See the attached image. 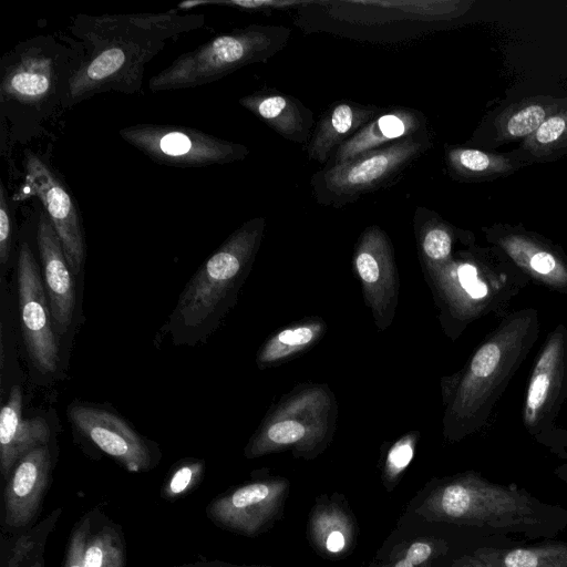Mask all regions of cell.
<instances>
[{"label":"cell","mask_w":567,"mask_h":567,"mask_svg":"<svg viewBox=\"0 0 567 567\" xmlns=\"http://www.w3.org/2000/svg\"><path fill=\"white\" fill-rule=\"evenodd\" d=\"M203 13L84 14L72 18L70 32L83 49V60L73 76L64 109L96 94L141 91L146 64L171 40L205 24Z\"/></svg>","instance_id":"cell-1"},{"label":"cell","mask_w":567,"mask_h":567,"mask_svg":"<svg viewBox=\"0 0 567 567\" xmlns=\"http://www.w3.org/2000/svg\"><path fill=\"white\" fill-rule=\"evenodd\" d=\"M73 38L39 34L17 43L0 62L1 151L40 136L64 103L81 66ZM9 155V154H8Z\"/></svg>","instance_id":"cell-2"},{"label":"cell","mask_w":567,"mask_h":567,"mask_svg":"<svg viewBox=\"0 0 567 567\" xmlns=\"http://www.w3.org/2000/svg\"><path fill=\"white\" fill-rule=\"evenodd\" d=\"M266 219L245 221L198 268L173 310L167 332L175 344L205 342L234 307L262 241Z\"/></svg>","instance_id":"cell-3"},{"label":"cell","mask_w":567,"mask_h":567,"mask_svg":"<svg viewBox=\"0 0 567 567\" xmlns=\"http://www.w3.org/2000/svg\"><path fill=\"white\" fill-rule=\"evenodd\" d=\"M534 316L522 313L504 323L472 357L453 394L447 396L444 433L460 439L480 425L533 343Z\"/></svg>","instance_id":"cell-4"},{"label":"cell","mask_w":567,"mask_h":567,"mask_svg":"<svg viewBox=\"0 0 567 567\" xmlns=\"http://www.w3.org/2000/svg\"><path fill=\"white\" fill-rule=\"evenodd\" d=\"M285 25L249 24L220 33L177 56L148 81L152 92L192 89L216 82L238 69L267 60L288 42Z\"/></svg>","instance_id":"cell-5"},{"label":"cell","mask_w":567,"mask_h":567,"mask_svg":"<svg viewBox=\"0 0 567 567\" xmlns=\"http://www.w3.org/2000/svg\"><path fill=\"white\" fill-rule=\"evenodd\" d=\"M337 417L336 396L327 384H298L268 411L245 455L291 450L295 456L315 457L331 442Z\"/></svg>","instance_id":"cell-6"},{"label":"cell","mask_w":567,"mask_h":567,"mask_svg":"<svg viewBox=\"0 0 567 567\" xmlns=\"http://www.w3.org/2000/svg\"><path fill=\"white\" fill-rule=\"evenodd\" d=\"M421 514L430 520L511 528L537 522L533 501L525 494L462 475L436 487Z\"/></svg>","instance_id":"cell-7"},{"label":"cell","mask_w":567,"mask_h":567,"mask_svg":"<svg viewBox=\"0 0 567 567\" xmlns=\"http://www.w3.org/2000/svg\"><path fill=\"white\" fill-rule=\"evenodd\" d=\"M429 147L427 132L368 152L344 163L323 166L311 186L321 205L341 207L396 177Z\"/></svg>","instance_id":"cell-8"},{"label":"cell","mask_w":567,"mask_h":567,"mask_svg":"<svg viewBox=\"0 0 567 567\" xmlns=\"http://www.w3.org/2000/svg\"><path fill=\"white\" fill-rule=\"evenodd\" d=\"M118 134L151 161L173 167L223 165L243 161L249 154L244 144L182 125L142 123L123 127Z\"/></svg>","instance_id":"cell-9"},{"label":"cell","mask_w":567,"mask_h":567,"mask_svg":"<svg viewBox=\"0 0 567 567\" xmlns=\"http://www.w3.org/2000/svg\"><path fill=\"white\" fill-rule=\"evenodd\" d=\"M17 270L21 329L29 357L38 371L53 373L59 363L56 333L40 269L27 241L20 246Z\"/></svg>","instance_id":"cell-10"},{"label":"cell","mask_w":567,"mask_h":567,"mask_svg":"<svg viewBox=\"0 0 567 567\" xmlns=\"http://www.w3.org/2000/svg\"><path fill=\"white\" fill-rule=\"evenodd\" d=\"M353 267L361 282L365 305L379 332L388 329L399 300V272L393 246L378 225L367 227L353 251Z\"/></svg>","instance_id":"cell-11"},{"label":"cell","mask_w":567,"mask_h":567,"mask_svg":"<svg viewBox=\"0 0 567 567\" xmlns=\"http://www.w3.org/2000/svg\"><path fill=\"white\" fill-rule=\"evenodd\" d=\"M24 189L41 202L60 238L72 274L79 275L85 256L80 213L62 179L31 150L24 152Z\"/></svg>","instance_id":"cell-12"},{"label":"cell","mask_w":567,"mask_h":567,"mask_svg":"<svg viewBox=\"0 0 567 567\" xmlns=\"http://www.w3.org/2000/svg\"><path fill=\"white\" fill-rule=\"evenodd\" d=\"M68 416L74 429L127 471L153 467L154 453L148 443L116 413L76 403L69 406Z\"/></svg>","instance_id":"cell-13"},{"label":"cell","mask_w":567,"mask_h":567,"mask_svg":"<svg viewBox=\"0 0 567 567\" xmlns=\"http://www.w3.org/2000/svg\"><path fill=\"white\" fill-rule=\"evenodd\" d=\"M288 481L272 478L243 485L207 507L217 525L244 535H256L278 513Z\"/></svg>","instance_id":"cell-14"},{"label":"cell","mask_w":567,"mask_h":567,"mask_svg":"<svg viewBox=\"0 0 567 567\" xmlns=\"http://www.w3.org/2000/svg\"><path fill=\"white\" fill-rule=\"evenodd\" d=\"M51 467L48 445L33 449L17 463L4 489L8 527L22 528L34 519L49 485Z\"/></svg>","instance_id":"cell-15"},{"label":"cell","mask_w":567,"mask_h":567,"mask_svg":"<svg viewBox=\"0 0 567 567\" xmlns=\"http://www.w3.org/2000/svg\"><path fill=\"white\" fill-rule=\"evenodd\" d=\"M37 243L53 327L55 333L62 334L73 317L75 288L62 244L45 212L39 215Z\"/></svg>","instance_id":"cell-16"},{"label":"cell","mask_w":567,"mask_h":567,"mask_svg":"<svg viewBox=\"0 0 567 567\" xmlns=\"http://www.w3.org/2000/svg\"><path fill=\"white\" fill-rule=\"evenodd\" d=\"M426 132V118L415 109L383 107L382 111L340 145L324 166L344 163L368 152Z\"/></svg>","instance_id":"cell-17"},{"label":"cell","mask_w":567,"mask_h":567,"mask_svg":"<svg viewBox=\"0 0 567 567\" xmlns=\"http://www.w3.org/2000/svg\"><path fill=\"white\" fill-rule=\"evenodd\" d=\"M50 427L41 417L22 416V393L13 385L0 412V470L8 480L17 463L33 449L47 445Z\"/></svg>","instance_id":"cell-18"},{"label":"cell","mask_w":567,"mask_h":567,"mask_svg":"<svg viewBox=\"0 0 567 567\" xmlns=\"http://www.w3.org/2000/svg\"><path fill=\"white\" fill-rule=\"evenodd\" d=\"M239 104L284 138L298 144L309 142L313 113L297 97L264 90L240 97Z\"/></svg>","instance_id":"cell-19"},{"label":"cell","mask_w":567,"mask_h":567,"mask_svg":"<svg viewBox=\"0 0 567 567\" xmlns=\"http://www.w3.org/2000/svg\"><path fill=\"white\" fill-rule=\"evenodd\" d=\"M382 109L344 100L331 104L318 120L308 142V158L326 165L334 151L375 117Z\"/></svg>","instance_id":"cell-20"},{"label":"cell","mask_w":567,"mask_h":567,"mask_svg":"<svg viewBox=\"0 0 567 567\" xmlns=\"http://www.w3.org/2000/svg\"><path fill=\"white\" fill-rule=\"evenodd\" d=\"M437 305L452 315H468V308L488 293L477 267L466 260L451 257L445 264L423 271Z\"/></svg>","instance_id":"cell-21"},{"label":"cell","mask_w":567,"mask_h":567,"mask_svg":"<svg viewBox=\"0 0 567 567\" xmlns=\"http://www.w3.org/2000/svg\"><path fill=\"white\" fill-rule=\"evenodd\" d=\"M564 337L554 333L540 353L529 381L524 420L533 426L539 422L560 385L564 373Z\"/></svg>","instance_id":"cell-22"},{"label":"cell","mask_w":567,"mask_h":567,"mask_svg":"<svg viewBox=\"0 0 567 567\" xmlns=\"http://www.w3.org/2000/svg\"><path fill=\"white\" fill-rule=\"evenodd\" d=\"M327 323L318 316L306 317L276 331L259 348L260 370L286 363L316 346L326 334Z\"/></svg>","instance_id":"cell-23"},{"label":"cell","mask_w":567,"mask_h":567,"mask_svg":"<svg viewBox=\"0 0 567 567\" xmlns=\"http://www.w3.org/2000/svg\"><path fill=\"white\" fill-rule=\"evenodd\" d=\"M566 105L567 100L546 95L525 99L509 105L495 120L497 142L524 140Z\"/></svg>","instance_id":"cell-24"},{"label":"cell","mask_w":567,"mask_h":567,"mask_svg":"<svg viewBox=\"0 0 567 567\" xmlns=\"http://www.w3.org/2000/svg\"><path fill=\"white\" fill-rule=\"evenodd\" d=\"M501 247L524 270L538 280L555 287H567V268L549 249L534 239L509 234L499 239Z\"/></svg>","instance_id":"cell-25"},{"label":"cell","mask_w":567,"mask_h":567,"mask_svg":"<svg viewBox=\"0 0 567 567\" xmlns=\"http://www.w3.org/2000/svg\"><path fill=\"white\" fill-rule=\"evenodd\" d=\"M449 174L462 182H482L507 176L520 167V163L502 154L477 148L445 146Z\"/></svg>","instance_id":"cell-26"},{"label":"cell","mask_w":567,"mask_h":567,"mask_svg":"<svg viewBox=\"0 0 567 567\" xmlns=\"http://www.w3.org/2000/svg\"><path fill=\"white\" fill-rule=\"evenodd\" d=\"M413 229L423 271L436 268L452 257L454 230L435 212L419 206Z\"/></svg>","instance_id":"cell-27"},{"label":"cell","mask_w":567,"mask_h":567,"mask_svg":"<svg viewBox=\"0 0 567 567\" xmlns=\"http://www.w3.org/2000/svg\"><path fill=\"white\" fill-rule=\"evenodd\" d=\"M519 148L535 161H551L567 153V105L525 137Z\"/></svg>","instance_id":"cell-28"},{"label":"cell","mask_w":567,"mask_h":567,"mask_svg":"<svg viewBox=\"0 0 567 567\" xmlns=\"http://www.w3.org/2000/svg\"><path fill=\"white\" fill-rule=\"evenodd\" d=\"M477 555L496 567H567V545L563 544Z\"/></svg>","instance_id":"cell-29"},{"label":"cell","mask_w":567,"mask_h":567,"mask_svg":"<svg viewBox=\"0 0 567 567\" xmlns=\"http://www.w3.org/2000/svg\"><path fill=\"white\" fill-rule=\"evenodd\" d=\"M82 563L83 567H125L123 543L113 527L90 532Z\"/></svg>","instance_id":"cell-30"},{"label":"cell","mask_w":567,"mask_h":567,"mask_svg":"<svg viewBox=\"0 0 567 567\" xmlns=\"http://www.w3.org/2000/svg\"><path fill=\"white\" fill-rule=\"evenodd\" d=\"M205 471V464L199 460L186 461L178 465L169 476L163 493L166 498H176L200 481Z\"/></svg>","instance_id":"cell-31"},{"label":"cell","mask_w":567,"mask_h":567,"mask_svg":"<svg viewBox=\"0 0 567 567\" xmlns=\"http://www.w3.org/2000/svg\"><path fill=\"white\" fill-rule=\"evenodd\" d=\"M420 433L410 431L396 440L385 456L384 474L389 480L396 478L413 458Z\"/></svg>","instance_id":"cell-32"},{"label":"cell","mask_w":567,"mask_h":567,"mask_svg":"<svg viewBox=\"0 0 567 567\" xmlns=\"http://www.w3.org/2000/svg\"><path fill=\"white\" fill-rule=\"evenodd\" d=\"M91 526V517L86 515L74 528L70 537L63 567H83V550Z\"/></svg>","instance_id":"cell-33"},{"label":"cell","mask_w":567,"mask_h":567,"mask_svg":"<svg viewBox=\"0 0 567 567\" xmlns=\"http://www.w3.org/2000/svg\"><path fill=\"white\" fill-rule=\"evenodd\" d=\"M11 243L12 218L9 197L2 181H0V262L2 267L6 266L9 260Z\"/></svg>","instance_id":"cell-34"},{"label":"cell","mask_w":567,"mask_h":567,"mask_svg":"<svg viewBox=\"0 0 567 567\" xmlns=\"http://www.w3.org/2000/svg\"><path fill=\"white\" fill-rule=\"evenodd\" d=\"M431 554L432 547L427 543L415 542L409 547L405 558L416 566L430 558Z\"/></svg>","instance_id":"cell-35"},{"label":"cell","mask_w":567,"mask_h":567,"mask_svg":"<svg viewBox=\"0 0 567 567\" xmlns=\"http://www.w3.org/2000/svg\"><path fill=\"white\" fill-rule=\"evenodd\" d=\"M347 544L344 533L337 526L333 527L324 537V548L330 553L341 551Z\"/></svg>","instance_id":"cell-36"},{"label":"cell","mask_w":567,"mask_h":567,"mask_svg":"<svg viewBox=\"0 0 567 567\" xmlns=\"http://www.w3.org/2000/svg\"><path fill=\"white\" fill-rule=\"evenodd\" d=\"M451 567H496L481 556H466L455 561Z\"/></svg>","instance_id":"cell-37"},{"label":"cell","mask_w":567,"mask_h":567,"mask_svg":"<svg viewBox=\"0 0 567 567\" xmlns=\"http://www.w3.org/2000/svg\"><path fill=\"white\" fill-rule=\"evenodd\" d=\"M176 567H251V566H235L229 565L220 561H202V563H194V564H186L182 566Z\"/></svg>","instance_id":"cell-38"},{"label":"cell","mask_w":567,"mask_h":567,"mask_svg":"<svg viewBox=\"0 0 567 567\" xmlns=\"http://www.w3.org/2000/svg\"><path fill=\"white\" fill-rule=\"evenodd\" d=\"M1 567H18L17 557L11 549L8 558L2 561Z\"/></svg>","instance_id":"cell-39"},{"label":"cell","mask_w":567,"mask_h":567,"mask_svg":"<svg viewBox=\"0 0 567 567\" xmlns=\"http://www.w3.org/2000/svg\"><path fill=\"white\" fill-rule=\"evenodd\" d=\"M394 567H414L406 558L399 560Z\"/></svg>","instance_id":"cell-40"}]
</instances>
